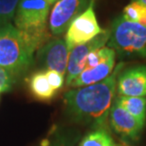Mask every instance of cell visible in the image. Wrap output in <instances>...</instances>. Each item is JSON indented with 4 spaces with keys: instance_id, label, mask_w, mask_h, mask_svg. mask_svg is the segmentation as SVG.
<instances>
[{
    "instance_id": "6da1fadb",
    "label": "cell",
    "mask_w": 146,
    "mask_h": 146,
    "mask_svg": "<svg viewBox=\"0 0 146 146\" xmlns=\"http://www.w3.org/2000/svg\"><path fill=\"white\" fill-rule=\"evenodd\" d=\"M123 66V63H119L104 81L72 88L65 93L66 110L73 121L90 125L94 130L107 129L110 109L115 100L117 80Z\"/></svg>"
},
{
    "instance_id": "7a4b0ae2",
    "label": "cell",
    "mask_w": 146,
    "mask_h": 146,
    "mask_svg": "<svg viewBox=\"0 0 146 146\" xmlns=\"http://www.w3.org/2000/svg\"><path fill=\"white\" fill-rule=\"evenodd\" d=\"M50 5L48 0H19L14 23L34 54L51 39L48 28Z\"/></svg>"
},
{
    "instance_id": "3957f363",
    "label": "cell",
    "mask_w": 146,
    "mask_h": 146,
    "mask_svg": "<svg viewBox=\"0 0 146 146\" xmlns=\"http://www.w3.org/2000/svg\"><path fill=\"white\" fill-rule=\"evenodd\" d=\"M33 56L18 29L0 23V66L16 78L33 65Z\"/></svg>"
},
{
    "instance_id": "277c9868",
    "label": "cell",
    "mask_w": 146,
    "mask_h": 146,
    "mask_svg": "<svg viewBox=\"0 0 146 146\" xmlns=\"http://www.w3.org/2000/svg\"><path fill=\"white\" fill-rule=\"evenodd\" d=\"M107 46L121 58H146V26L119 15L112 22Z\"/></svg>"
},
{
    "instance_id": "5b68a950",
    "label": "cell",
    "mask_w": 146,
    "mask_h": 146,
    "mask_svg": "<svg viewBox=\"0 0 146 146\" xmlns=\"http://www.w3.org/2000/svg\"><path fill=\"white\" fill-rule=\"evenodd\" d=\"M104 29L99 25L94 5L71 21L66 31L65 41L69 51L75 46L83 45L103 33Z\"/></svg>"
},
{
    "instance_id": "8992f818",
    "label": "cell",
    "mask_w": 146,
    "mask_h": 146,
    "mask_svg": "<svg viewBox=\"0 0 146 146\" xmlns=\"http://www.w3.org/2000/svg\"><path fill=\"white\" fill-rule=\"evenodd\" d=\"M96 0H59L53 5L49 14L48 28L52 35L65 33L74 18L86 11Z\"/></svg>"
},
{
    "instance_id": "52a82bcc",
    "label": "cell",
    "mask_w": 146,
    "mask_h": 146,
    "mask_svg": "<svg viewBox=\"0 0 146 146\" xmlns=\"http://www.w3.org/2000/svg\"><path fill=\"white\" fill-rule=\"evenodd\" d=\"M69 52L65 39L51 38L36 51L37 66L43 70H55L66 75Z\"/></svg>"
},
{
    "instance_id": "ba28073f",
    "label": "cell",
    "mask_w": 146,
    "mask_h": 146,
    "mask_svg": "<svg viewBox=\"0 0 146 146\" xmlns=\"http://www.w3.org/2000/svg\"><path fill=\"white\" fill-rule=\"evenodd\" d=\"M110 38V29L104 30L89 42L75 46L69 52L68 68L66 73V86H69L77 76L86 68L87 56L92 51L106 46Z\"/></svg>"
},
{
    "instance_id": "9c48e42d",
    "label": "cell",
    "mask_w": 146,
    "mask_h": 146,
    "mask_svg": "<svg viewBox=\"0 0 146 146\" xmlns=\"http://www.w3.org/2000/svg\"><path fill=\"white\" fill-rule=\"evenodd\" d=\"M108 121L113 132L126 144L138 142L143 132L144 125L115 103L110 109Z\"/></svg>"
},
{
    "instance_id": "30bf717a",
    "label": "cell",
    "mask_w": 146,
    "mask_h": 146,
    "mask_svg": "<svg viewBox=\"0 0 146 146\" xmlns=\"http://www.w3.org/2000/svg\"><path fill=\"white\" fill-rule=\"evenodd\" d=\"M116 89L118 96L146 97V66H135L121 70Z\"/></svg>"
},
{
    "instance_id": "8fae6325",
    "label": "cell",
    "mask_w": 146,
    "mask_h": 146,
    "mask_svg": "<svg viewBox=\"0 0 146 146\" xmlns=\"http://www.w3.org/2000/svg\"><path fill=\"white\" fill-rule=\"evenodd\" d=\"M116 53L110 55L108 58L93 68H84L77 78L72 82L69 87L77 88V87L86 86L90 84H97L99 82L104 81L113 72L115 68Z\"/></svg>"
},
{
    "instance_id": "7c38bea8",
    "label": "cell",
    "mask_w": 146,
    "mask_h": 146,
    "mask_svg": "<svg viewBox=\"0 0 146 146\" xmlns=\"http://www.w3.org/2000/svg\"><path fill=\"white\" fill-rule=\"evenodd\" d=\"M79 139L80 134L77 130L54 125L40 146H75Z\"/></svg>"
},
{
    "instance_id": "4fadbf2b",
    "label": "cell",
    "mask_w": 146,
    "mask_h": 146,
    "mask_svg": "<svg viewBox=\"0 0 146 146\" xmlns=\"http://www.w3.org/2000/svg\"><path fill=\"white\" fill-rule=\"evenodd\" d=\"M117 106L126 110L130 115L137 119L141 124L146 121V97L132 96H118L114 100Z\"/></svg>"
},
{
    "instance_id": "5bb4252c",
    "label": "cell",
    "mask_w": 146,
    "mask_h": 146,
    "mask_svg": "<svg viewBox=\"0 0 146 146\" xmlns=\"http://www.w3.org/2000/svg\"><path fill=\"white\" fill-rule=\"evenodd\" d=\"M29 86L31 94L41 101H49L56 94V90L49 84L45 71L43 70L36 71L31 76L29 79Z\"/></svg>"
},
{
    "instance_id": "9a60e30c",
    "label": "cell",
    "mask_w": 146,
    "mask_h": 146,
    "mask_svg": "<svg viewBox=\"0 0 146 146\" xmlns=\"http://www.w3.org/2000/svg\"><path fill=\"white\" fill-rule=\"evenodd\" d=\"M79 146H130L123 141H118L107 129H95L82 139Z\"/></svg>"
},
{
    "instance_id": "2e32d148",
    "label": "cell",
    "mask_w": 146,
    "mask_h": 146,
    "mask_svg": "<svg viewBox=\"0 0 146 146\" xmlns=\"http://www.w3.org/2000/svg\"><path fill=\"white\" fill-rule=\"evenodd\" d=\"M19 0H0V23H11L14 19Z\"/></svg>"
},
{
    "instance_id": "e0dca14e",
    "label": "cell",
    "mask_w": 146,
    "mask_h": 146,
    "mask_svg": "<svg viewBox=\"0 0 146 146\" xmlns=\"http://www.w3.org/2000/svg\"><path fill=\"white\" fill-rule=\"evenodd\" d=\"M14 82H15L14 76L0 66V90L1 92L10 91Z\"/></svg>"
},
{
    "instance_id": "ac0fdd59",
    "label": "cell",
    "mask_w": 146,
    "mask_h": 146,
    "mask_svg": "<svg viewBox=\"0 0 146 146\" xmlns=\"http://www.w3.org/2000/svg\"><path fill=\"white\" fill-rule=\"evenodd\" d=\"M45 74L49 84L54 90L57 91V90L62 88L64 84H65V75L55 70H46Z\"/></svg>"
},
{
    "instance_id": "d6986e66",
    "label": "cell",
    "mask_w": 146,
    "mask_h": 146,
    "mask_svg": "<svg viewBox=\"0 0 146 146\" xmlns=\"http://www.w3.org/2000/svg\"><path fill=\"white\" fill-rule=\"evenodd\" d=\"M58 1H59V0H48V2L49 3V5H50V6L54 5L55 3H56V2H58Z\"/></svg>"
},
{
    "instance_id": "ffe728a7",
    "label": "cell",
    "mask_w": 146,
    "mask_h": 146,
    "mask_svg": "<svg viewBox=\"0 0 146 146\" xmlns=\"http://www.w3.org/2000/svg\"><path fill=\"white\" fill-rule=\"evenodd\" d=\"M133 1H138L141 4H143L144 6H146V0H133Z\"/></svg>"
},
{
    "instance_id": "44dd1931",
    "label": "cell",
    "mask_w": 146,
    "mask_h": 146,
    "mask_svg": "<svg viewBox=\"0 0 146 146\" xmlns=\"http://www.w3.org/2000/svg\"><path fill=\"white\" fill-rule=\"evenodd\" d=\"M0 93H1V90H0Z\"/></svg>"
}]
</instances>
